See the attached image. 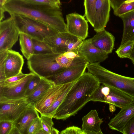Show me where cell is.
<instances>
[{"instance_id": "f546056e", "label": "cell", "mask_w": 134, "mask_h": 134, "mask_svg": "<svg viewBox=\"0 0 134 134\" xmlns=\"http://www.w3.org/2000/svg\"><path fill=\"white\" fill-rule=\"evenodd\" d=\"M41 78V77L36 74H34L33 76L29 82L25 92L26 98L30 96L36 89Z\"/></svg>"}, {"instance_id": "e0dca14e", "label": "cell", "mask_w": 134, "mask_h": 134, "mask_svg": "<svg viewBox=\"0 0 134 134\" xmlns=\"http://www.w3.org/2000/svg\"><path fill=\"white\" fill-rule=\"evenodd\" d=\"M134 116V102L124 107L108 123L109 128L121 133L127 122Z\"/></svg>"}, {"instance_id": "4316f807", "label": "cell", "mask_w": 134, "mask_h": 134, "mask_svg": "<svg viewBox=\"0 0 134 134\" xmlns=\"http://www.w3.org/2000/svg\"><path fill=\"white\" fill-rule=\"evenodd\" d=\"M34 54H45L53 53L47 45L43 41L32 38Z\"/></svg>"}, {"instance_id": "ab89813d", "label": "cell", "mask_w": 134, "mask_h": 134, "mask_svg": "<svg viewBox=\"0 0 134 134\" xmlns=\"http://www.w3.org/2000/svg\"><path fill=\"white\" fill-rule=\"evenodd\" d=\"M110 6L113 11L114 12L123 3L127 0H109Z\"/></svg>"}, {"instance_id": "d4e9b609", "label": "cell", "mask_w": 134, "mask_h": 134, "mask_svg": "<svg viewBox=\"0 0 134 134\" xmlns=\"http://www.w3.org/2000/svg\"><path fill=\"white\" fill-rule=\"evenodd\" d=\"M134 46V41H128L124 43L117 49L115 52L121 58L129 59Z\"/></svg>"}, {"instance_id": "5bb4252c", "label": "cell", "mask_w": 134, "mask_h": 134, "mask_svg": "<svg viewBox=\"0 0 134 134\" xmlns=\"http://www.w3.org/2000/svg\"><path fill=\"white\" fill-rule=\"evenodd\" d=\"M73 82L64 84L53 85L34 104L35 108L41 115L43 114L52 105L59 95Z\"/></svg>"}, {"instance_id": "f1b7e54d", "label": "cell", "mask_w": 134, "mask_h": 134, "mask_svg": "<svg viewBox=\"0 0 134 134\" xmlns=\"http://www.w3.org/2000/svg\"><path fill=\"white\" fill-rule=\"evenodd\" d=\"M134 10V2L122 3L115 11L114 12V14L120 17L121 15Z\"/></svg>"}, {"instance_id": "5b68a950", "label": "cell", "mask_w": 134, "mask_h": 134, "mask_svg": "<svg viewBox=\"0 0 134 134\" xmlns=\"http://www.w3.org/2000/svg\"><path fill=\"white\" fill-rule=\"evenodd\" d=\"M10 15H13L20 32L27 35L32 38L43 41L45 38L59 32L47 25L27 16L16 14Z\"/></svg>"}, {"instance_id": "f35d334b", "label": "cell", "mask_w": 134, "mask_h": 134, "mask_svg": "<svg viewBox=\"0 0 134 134\" xmlns=\"http://www.w3.org/2000/svg\"><path fill=\"white\" fill-rule=\"evenodd\" d=\"M10 0H0V21H2L4 18V12H5L4 6Z\"/></svg>"}, {"instance_id": "277c9868", "label": "cell", "mask_w": 134, "mask_h": 134, "mask_svg": "<svg viewBox=\"0 0 134 134\" xmlns=\"http://www.w3.org/2000/svg\"><path fill=\"white\" fill-rule=\"evenodd\" d=\"M60 54H33L27 60L28 68L31 72L41 77L47 79L55 75L66 68L60 66L56 61Z\"/></svg>"}, {"instance_id": "30bf717a", "label": "cell", "mask_w": 134, "mask_h": 134, "mask_svg": "<svg viewBox=\"0 0 134 134\" xmlns=\"http://www.w3.org/2000/svg\"><path fill=\"white\" fill-rule=\"evenodd\" d=\"M31 105L26 98L0 102V121L14 122Z\"/></svg>"}, {"instance_id": "d6a6232c", "label": "cell", "mask_w": 134, "mask_h": 134, "mask_svg": "<svg viewBox=\"0 0 134 134\" xmlns=\"http://www.w3.org/2000/svg\"><path fill=\"white\" fill-rule=\"evenodd\" d=\"M30 3L49 5L60 8L61 3L60 0H24Z\"/></svg>"}, {"instance_id": "3957f363", "label": "cell", "mask_w": 134, "mask_h": 134, "mask_svg": "<svg viewBox=\"0 0 134 134\" xmlns=\"http://www.w3.org/2000/svg\"><path fill=\"white\" fill-rule=\"evenodd\" d=\"M87 69L100 84L119 89L134 96V77L123 76L111 71L99 63H89Z\"/></svg>"}, {"instance_id": "7c38bea8", "label": "cell", "mask_w": 134, "mask_h": 134, "mask_svg": "<svg viewBox=\"0 0 134 134\" xmlns=\"http://www.w3.org/2000/svg\"><path fill=\"white\" fill-rule=\"evenodd\" d=\"M76 53L78 56L83 58L89 63H100L108 57V54L93 45L91 38L83 40Z\"/></svg>"}, {"instance_id": "8d00e7d4", "label": "cell", "mask_w": 134, "mask_h": 134, "mask_svg": "<svg viewBox=\"0 0 134 134\" xmlns=\"http://www.w3.org/2000/svg\"><path fill=\"white\" fill-rule=\"evenodd\" d=\"M83 41L82 39L79 38L76 40L71 41L68 42L66 45V52L72 51L76 53L78 48Z\"/></svg>"}, {"instance_id": "836d02e7", "label": "cell", "mask_w": 134, "mask_h": 134, "mask_svg": "<svg viewBox=\"0 0 134 134\" xmlns=\"http://www.w3.org/2000/svg\"><path fill=\"white\" fill-rule=\"evenodd\" d=\"M28 74H24L20 72L18 74L7 78L4 80L0 82V86H3L13 83L19 81L26 76Z\"/></svg>"}, {"instance_id": "6da1fadb", "label": "cell", "mask_w": 134, "mask_h": 134, "mask_svg": "<svg viewBox=\"0 0 134 134\" xmlns=\"http://www.w3.org/2000/svg\"><path fill=\"white\" fill-rule=\"evenodd\" d=\"M100 84L92 74L85 72L75 82L56 110L53 118L65 120L75 116L91 101Z\"/></svg>"}, {"instance_id": "60d3db41", "label": "cell", "mask_w": 134, "mask_h": 134, "mask_svg": "<svg viewBox=\"0 0 134 134\" xmlns=\"http://www.w3.org/2000/svg\"><path fill=\"white\" fill-rule=\"evenodd\" d=\"M63 54L67 58L72 59L78 56L75 52L72 51L66 52Z\"/></svg>"}, {"instance_id": "cb8c5ba5", "label": "cell", "mask_w": 134, "mask_h": 134, "mask_svg": "<svg viewBox=\"0 0 134 134\" xmlns=\"http://www.w3.org/2000/svg\"><path fill=\"white\" fill-rule=\"evenodd\" d=\"M75 82H73L67 88L63 91L59 95L50 107L43 114L41 115H45L53 118L57 109L63 101Z\"/></svg>"}, {"instance_id": "d590c367", "label": "cell", "mask_w": 134, "mask_h": 134, "mask_svg": "<svg viewBox=\"0 0 134 134\" xmlns=\"http://www.w3.org/2000/svg\"><path fill=\"white\" fill-rule=\"evenodd\" d=\"M59 133L60 134H86L81 129L74 126L67 127L61 131Z\"/></svg>"}, {"instance_id": "4dcf8cb0", "label": "cell", "mask_w": 134, "mask_h": 134, "mask_svg": "<svg viewBox=\"0 0 134 134\" xmlns=\"http://www.w3.org/2000/svg\"><path fill=\"white\" fill-rule=\"evenodd\" d=\"M42 128L40 118L37 117L33 120L30 125L26 134H37V132Z\"/></svg>"}, {"instance_id": "ac0fdd59", "label": "cell", "mask_w": 134, "mask_h": 134, "mask_svg": "<svg viewBox=\"0 0 134 134\" xmlns=\"http://www.w3.org/2000/svg\"><path fill=\"white\" fill-rule=\"evenodd\" d=\"M108 86L110 91L104 97L103 102L113 104L121 109L134 102V96L119 89Z\"/></svg>"}, {"instance_id": "4fadbf2b", "label": "cell", "mask_w": 134, "mask_h": 134, "mask_svg": "<svg viewBox=\"0 0 134 134\" xmlns=\"http://www.w3.org/2000/svg\"><path fill=\"white\" fill-rule=\"evenodd\" d=\"M67 32L84 40L87 37L88 25L84 16L77 13H72L66 15Z\"/></svg>"}, {"instance_id": "e575fe53", "label": "cell", "mask_w": 134, "mask_h": 134, "mask_svg": "<svg viewBox=\"0 0 134 134\" xmlns=\"http://www.w3.org/2000/svg\"><path fill=\"white\" fill-rule=\"evenodd\" d=\"M73 59L67 58L63 54H62L56 58V61L60 66L67 68L71 65Z\"/></svg>"}, {"instance_id": "2e32d148", "label": "cell", "mask_w": 134, "mask_h": 134, "mask_svg": "<svg viewBox=\"0 0 134 134\" xmlns=\"http://www.w3.org/2000/svg\"><path fill=\"white\" fill-rule=\"evenodd\" d=\"M34 105H31L13 122L12 134H26L28 129L35 119L40 117Z\"/></svg>"}, {"instance_id": "ba28073f", "label": "cell", "mask_w": 134, "mask_h": 134, "mask_svg": "<svg viewBox=\"0 0 134 134\" xmlns=\"http://www.w3.org/2000/svg\"><path fill=\"white\" fill-rule=\"evenodd\" d=\"M0 22V52L12 50L20 34L13 15Z\"/></svg>"}, {"instance_id": "7bdbcfd3", "label": "cell", "mask_w": 134, "mask_h": 134, "mask_svg": "<svg viewBox=\"0 0 134 134\" xmlns=\"http://www.w3.org/2000/svg\"><path fill=\"white\" fill-rule=\"evenodd\" d=\"M129 59L131 60L133 64H134V46Z\"/></svg>"}, {"instance_id": "8992f818", "label": "cell", "mask_w": 134, "mask_h": 134, "mask_svg": "<svg viewBox=\"0 0 134 134\" xmlns=\"http://www.w3.org/2000/svg\"><path fill=\"white\" fill-rule=\"evenodd\" d=\"M23 56L12 50L0 52V82L21 72L24 64Z\"/></svg>"}, {"instance_id": "83f0119b", "label": "cell", "mask_w": 134, "mask_h": 134, "mask_svg": "<svg viewBox=\"0 0 134 134\" xmlns=\"http://www.w3.org/2000/svg\"><path fill=\"white\" fill-rule=\"evenodd\" d=\"M96 0H84L85 15L87 21L91 25L93 21L94 6Z\"/></svg>"}, {"instance_id": "7402d4cb", "label": "cell", "mask_w": 134, "mask_h": 134, "mask_svg": "<svg viewBox=\"0 0 134 134\" xmlns=\"http://www.w3.org/2000/svg\"><path fill=\"white\" fill-rule=\"evenodd\" d=\"M54 84L48 79L41 77L37 87L30 96L26 98V102L29 104L34 105Z\"/></svg>"}, {"instance_id": "b9f144b4", "label": "cell", "mask_w": 134, "mask_h": 134, "mask_svg": "<svg viewBox=\"0 0 134 134\" xmlns=\"http://www.w3.org/2000/svg\"><path fill=\"white\" fill-rule=\"evenodd\" d=\"M109 110L111 112H114L116 110L115 105L112 104H109Z\"/></svg>"}, {"instance_id": "f6af8a7d", "label": "cell", "mask_w": 134, "mask_h": 134, "mask_svg": "<svg viewBox=\"0 0 134 134\" xmlns=\"http://www.w3.org/2000/svg\"><path fill=\"white\" fill-rule=\"evenodd\" d=\"M133 64L134 65V64Z\"/></svg>"}, {"instance_id": "44dd1931", "label": "cell", "mask_w": 134, "mask_h": 134, "mask_svg": "<svg viewBox=\"0 0 134 134\" xmlns=\"http://www.w3.org/2000/svg\"><path fill=\"white\" fill-rule=\"evenodd\" d=\"M123 25V33L120 45L129 41L134 40V10L119 17Z\"/></svg>"}, {"instance_id": "ee69618b", "label": "cell", "mask_w": 134, "mask_h": 134, "mask_svg": "<svg viewBox=\"0 0 134 134\" xmlns=\"http://www.w3.org/2000/svg\"><path fill=\"white\" fill-rule=\"evenodd\" d=\"M133 2H134V0H127L125 2L126 3H128Z\"/></svg>"}, {"instance_id": "9a60e30c", "label": "cell", "mask_w": 134, "mask_h": 134, "mask_svg": "<svg viewBox=\"0 0 134 134\" xmlns=\"http://www.w3.org/2000/svg\"><path fill=\"white\" fill-rule=\"evenodd\" d=\"M67 32H59L57 34L44 38L43 41L53 53L63 54L66 52L67 43L78 39Z\"/></svg>"}, {"instance_id": "603a6c76", "label": "cell", "mask_w": 134, "mask_h": 134, "mask_svg": "<svg viewBox=\"0 0 134 134\" xmlns=\"http://www.w3.org/2000/svg\"><path fill=\"white\" fill-rule=\"evenodd\" d=\"M19 43L21 52L27 60L34 54V47L32 38L27 35L20 32Z\"/></svg>"}, {"instance_id": "7a4b0ae2", "label": "cell", "mask_w": 134, "mask_h": 134, "mask_svg": "<svg viewBox=\"0 0 134 134\" xmlns=\"http://www.w3.org/2000/svg\"><path fill=\"white\" fill-rule=\"evenodd\" d=\"M4 8L10 15L25 16L46 24L58 32H67L60 8L24 0H10L5 5Z\"/></svg>"}, {"instance_id": "484cf974", "label": "cell", "mask_w": 134, "mask_h": 134, "mask_svg": "<svg viewBox=\"0 0 134 134\" xmlns=\"http://www.w3.org/2000/svg\"><path fill=\"white\" fill-rule=\"evenodd\" d=\"M42 128L46 134H58L59 131L53 127L52 117L43 115L40 117Z\"/></svg>"}, {"instance_id": "d6986e66", "label": "cell", "mask_w": 134, "mask_h": 134, "mask_svg": "<svg viewBox=\"0 0 134 134\" xmlns=\"http://www.w3.org/2000/svg\"><path fill=\"white\" fill-rule=\"evenodd\" d=\"M82 130L86 134H103L101 125L103 122L100 118L97 111L92 110L82 119Z\"/></svg>"}, {"instance_id": "ffe728a7", "label": "cell", "mask_w": 134, "mask_h": 134, "mask_svg": "<svg viewBox=\"0 0 134 134\" xmlns=\"http://www.w3.org/2000/svg\"><path fill=\"white\" fill-rule=\"evenodd\" d=\"M96 32L91 38L93 45L108 54L111 53L114 46V36L105 29Z\"/></svg>"}, {"instance_id": "52a82bcc", "label": "cell", "mask_w": 134, "mask_h": 134, "mask_svg": "<svg viewBox=\"0 0 134 134\" xmlns=\"http://www.w3.org/2000/svg\"><path fill=\"white\" fill-rule=\"evenodd\" d=\"M89 63L83 58L78 56L73 59L70 66L58 74L47 79L56 85L75 81L85 72Z\"/></svg>"}, {"instance_id": "9c48e42d", "label": "cell", "mask_w": 134, "mask_h": 134, "mask_svg": "<svg viewBox=\"0 0 134 134\" xmlns=\"http://www.w3.org/2000/svg\"><path fill=\"white\" fill-rule=\"evenodd\" d=\"M34 74L31 72L18 81L0 86V102L26 98L25 93L27 88Z\"/></svg>"}, {"instance_id": "8fae6325", "label": "cell", "mask_w": 134, "mask_h": 134, "mask_svg": "<svg viewBox=\"0 0 134 134\" xmlns=\"http://www.w3.org/2000/svg\"><path fill=\"white\" fill-rule=\"evenodd\" d=\"M110 7L109 0H96L91 25L96 32L105 29L109 20Z\"/></svg>"}, {"instance_id": "1f68e13d", "label": "cell", "mask_w": 134, "mask_h": 134, "mask_svg": "<svg viewBox=\"0 0 134 134\" xmlns=\"http://www.w3.org/2000/svg\"><path fill=\"white\" fill-rule=\"evenodd\" d=\"M14 127L13 122L0 121V134H11Z\"/></svg>"}, {"instance_id": "74e56055", "label": "cell", "mask_w": 134, "mask_h": 134, "mask_svg": "<svg viewBox=\"0 0 134 134\" xmlns=\"http://www.w3.org/2000/svg\"><path fill=\"white\" fill-rule=\"evenodd\" d=\"M122 133L123 134H134V116L126 125Z\"/></svg>"}]
</instances>
